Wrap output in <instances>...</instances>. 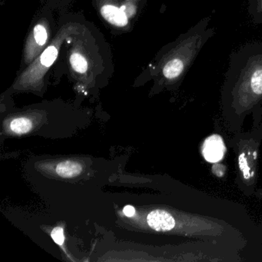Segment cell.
Returning <instances> with one entry per match:
<instances>
[{
    "instance_id": "6da1fadb",
    "label": "cell",
    "mask_w": 262,
    "mask_h": 262,
    "mask_svg": "<svg viewBox=\"0 0 262 262\" xmlns=\"http://www.w3.org/2000/svg\"><path fill=\"white\" fill-rule=\"evenodd\" d=\"M225 146L223 139L217 135H212L205 139L202 145V155L207 162L216 163L223 159Z\"/></svg>"
},
{
    "instance_id": "7a4b0ae2",
    "label": "cell",
    "mask_w": 262,
    "mask_h": 262,
    "mask_svg": "<svg viewBox=\"0 0 262 262\" xmlns=\"http://www.w3.org/2000/svg\"><path fill=\"white\" fill-rule=\"evenodd\" d=\"M147 222L152 229L159 231H170L176 225V221L171 214L164 210H155L148 214Z\"/></svg>"
},
{
    "instance_id": "3957f363",
    "label": "cell",
    "mask_w": 262,
    "mask_h": 262,
    "mask_svg": "<svg viewBox=\"0 0 262 262\" xmlns=\"http://www.w3.org/2000/svg\"><path fill=\"white\" fill-rule=\"evenodd\" d=\"M102 17L112 25L124 27L128 24V16L123 9L113 5H105L101 8Z\"/></svg>"
},
{
    "instance_id": "277c9868",
    "label": "cell",
    "mask_w": 262,
    "mask_h": 262,
    "mask_svg": "<svg viewBox=\"0 0 262 262\" xmlns=\"http://www.w3.org/2000/svg\"><path fill=\"white\" fill-rule=\"evenodd\" d=\"M56 173L62 178H73L79 176L82 171L80 164L73 161L61 162L56 166Z\"/></svg>"
},
{
    "instance_id": "5b68a950",
    "label": "cell",
    "mask_w": 262,
    "mask_h": 262,
    "mask_svg": "<svg viewBox=\"0 0 262 262\" xmlns=\"http://www.w3.org/2000/svg\"><path fill=\"white\" fill-rule=\"evenodd\" d=\"M58 53L59 50L56 46L53 45L47 47L39 57L38 67H42L44 70L50 68L57 59Z\"/></svg>"
},
{
    "instance_id": "8992f818",
    "label": "cell",
    "mask_w": 262,
    "mask_h": 262,
    "mask_svg": "<svg viewBox=\"0 0 262 262\" xmlns=\"http://www.w3.org/2000/svg\"><path fill=\"white\" fill-rule=\"evenodd\" d=\"M70 65L72 69L77 73L83 74L88 70V62L83 55L77 52H73L70 57Z\"/></svg>"
},
{
    "instance_id": "52a82bcc",
    "label": "cell",
    "mask_w": 262,
    "mask_h": 262,
    "mask_svg": "<svg viewBox=\"0 0 262 262\" xmlns=\"http://www.w3.org/2000/svg\"><path fill=\"white\" fill-rule=\"evenodd\" d=\"M33 123L27 118L13 119L10 123V129L16 134H25L32 129Z\"/></svg>"
},
{
    "instance_id": "ba28073f",
    "label": "cell",
    "mask_w": 262,
    "mask_h": 262,
    "mask_svg": "<svg viewBox=\"0 0 262 262\" xmlns=\"http://www.w3.org/2000/svg\"><path fill=\"white\" fill-rule=\"evenodd\" d=\"M33 42L38 48L44 47L48 40V31L45 26L38 24L33 30Z\"/></svg>"
},
{
    "instance_id": "9c48e42d",
    "label": "cell",
    "mask_w": 262,
    "mask_h": 262,
    "mask_svg": "<svg viewBox=\"0 0 262 262\" xmlns=\"http://www.w3.org/2000/svg\"><path fill=\"white\" fill-rule=\"evenodd\" d=\"M250 12L256 20L262 22V0H251Z\"/></svg>"
},
{
    "instance_id": "30bf717a",
    "label": "cell",
    "mask_w": 262,
    "mask_h": 262,
    "mask_svg": "<svg viewBox=\"0 0 262 262\" xmlns=\"http://www.w3.org/2000/svg\"><path fill=\"white\" fill-rule=\"evenodd\" d=\"M53 241L58 245H62L63 244L65 237H64L63 229L60 227H56L51 233Z\"/></svg>"
},
{
    "instance_id": "8fae6325",
    "label": "cell",
    "mask_w": 262,
    "mask_h": 262,
    "mask_svg": "<svg viewBox=\"0 0 262 262\" xmlns=\"http://www.w3.org/2000/svg\"><path fill=\"white\" fill-rule=\"evenodd\" d=\"M239 165H240L241 169L243 171L244 176L245 177H248V165H247V162L245 161V157L244 156H241L239 158Z\"/></svg>"
},
{
    "instance_id": "7c38bea8",
    "label": "cell",
    "mask_w": 262,
    "mask_h": 262,
    "mask_svg": "<svg viewBox=\"0 0 262 262\" xmlns=\"http://www.w3.org/2000/svg\"><path fill=\"white\" fill-rule=\"evenodd\" d=\"M123 213L127 217H133V216H134L135 214H136V209H135L134 207L132 206V205H126V206L124 208Z\"/></svg>"
}]
</instances>
